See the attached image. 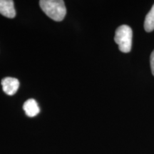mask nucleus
I'll use <instances>...</instances> for the list:
<instances>
[{"label": "nucleus", "instance_id": "7", "mask_svg": "<svg viewBox=\"0 0 154 154\" xmlns=\"http://www.w3.org/2000/svg\"><path fill=\"white\" fill-rule=\"evenodd\" d=\"M150 63H151V68L152 74L154 76V50L152 51L151 57H150Z\"/></svg>", "mask_w": 154, "mask_h": 154}, {"label": "nucleus", "instance_id": "1", "mask_svg": "<svg viewBox=\"0 0 154 154\" xmlns=\"http://www.w3.org/2000/svg\"><path fill=\"white\" fill-rule=\"evenodd\" d=\"M39 6L49 18L56 22H61L66 16V6L62 0H41Z\"/></svg>", "mask_w": 154, "mask_h": 154}, {"label": "nucleus", "instance_id": "2", "mask_svg": "<svg viewBox=\"0 0 154 154\" xmlns=\"http://www.w3.org/2000/svg\"><path fill=\"white\" fill-rule=\"evenodd\" d=\"M133 32L128 25H121L116 30L114 41L121 52L128 53L131 50Z\"/></svg>", "mask_w": 154, "mask_h": 154}, {"label": "nucleus", "instance_id": "5", "mask_svg": "<svg viewBox=\"0 0 154 154\" xmlns=\"http://www.w3.org/2000/svg\"><path fill=\"white\" fill-rule=\"evenodd\" d=\"M23 109L26 116L29 117H34L39 113L40 109L35 100L33 99H28L23 105Z\"/></svg>", "mask_w": 154, "mask_h": 154}, {"label": "nucleus", "instance_id": "4", "mask_svg": "<svg viewBox=\"0 0 154 154\" xmlns=\"http://www.w3.org/2000/svg\"><path fill=\"white\" fill-rule=\"evenodd\" d=\"M0 14L7 18H14L16 11L14 2L12 0H0Z\"/></svg>", "mask_w": 154, "mask_h": 154}, {"label": "nucleus", "instance_id": "6", "mask_svg": "<svg viewBox=\"0 0 154 154\" xmlns=\"http://www.w3.org/2000/svg\"><path fill=\"white\" fill-rule=\"evenodd\" d=\"M144 29L147 32H153L154 30V5L146 15L144 21Z\"/></svg>", "mask_w": 154, "mask_h": 154}, {"label": "nucleus", "instance_id": "3", "mask_svg": "<svg viewBox=\"0 0 154 154\" xmlns=\"http://www.w3.org/2000/svg\"><path fill=\"white\" fill-rule=\"evenodd\" d=\"M2 89L6 94L12 96L17 93L19 87V82L16 78L6 77L2 80Z\"/></svg>", "mask_w": 154, "mask_h": 154}]
</instances>
